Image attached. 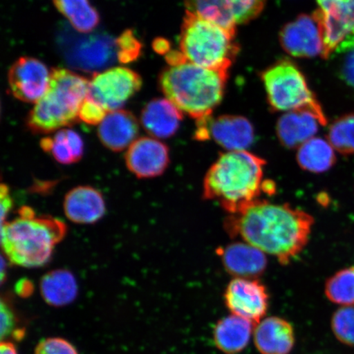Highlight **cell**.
<instances>
[{
	"instance_id": "1",
	"label": "cell",
	"mask_w": 354,
	"mask_h": 354,
	"mask_svg": "<svg viewBox=\"0 0 354 354\" xmlns=\"http://www.w3.org/2000/svg\"><path fill=\"white\" fill-rule=\"evenodd\" d=\"M313 224L306 212L259 199L240 214L230 215L224 228L230 236H240L286 265L307 245Z\"/></svg>"
},
{
	"instance_id": "2",
	"label": "cell",
	"mask_w": 354,
	"mask_h": 354,
	"mask_svg": "<svg viewBox=\"0 0 354 354\" xmlns=\"http://www.w3.org/2000/svg\"><path fill=\"white\" fill-rule=\"evenodd\" d=\"M266 161L254 153H221L203 180V197L216 201L230 215L238 214L259 201Z\"/></svg>"
},
{
	"instance_id": "3",
	"label": "cell",
	"mask_w": 354,
	"mask_h": 354,
	"mask_svg": "<svg viewBox=\"0 0 354 354\" xmlns=\"http://www.w3.org/2000/svg\"><path fill=\"white\" fill-rule=\"evenodd\" d=\"M228 72L203 68L188 61L169 66L159 76V86L172 104L196 122L212 117L223 99Z\"/></svg>"
},
{
	"instance_id": "4",
	"label": "cell",
	"mask_w": 354,
	"mask_h": 354,
	"mask_svg": "<svg viewBox=\"0 0 354 354\" xmlns=\"http://www.w3.org/2000/svg\"><path fill=\"white\" fill-rule=\"evenodd\" d=\"M66 234L63 221L52 216L37 218L33 209L24 207L19 218L2 224V247L12 263L26 268L42 267Z\"/></svg>"
},
{
	"instance_id": "5",
	"label": "cell",
	"mask_w": 354,
	"mask_h": 354,
	"mask_svg": "<svg viewBox=\"0 0 354 354\" xmlns=\"http://www.w3.org/2000/svg\"><path fill=\"white\" fill-rule=\"evenodd\" d=\"M88 83L86 78L68 69H53L47 92L26 119L30 131L48 134L76 123L88 95Z\"/></svg>"
},
{
	"instance_id": "6",
	"label": "cell",
	"mask_w": 354,
	"mask_h": 354,
	"mask_svg": "<svg viewBox=\"0 0 354 354\" xmlns=\"http://www.w3.org/2000/svg\"><path fill=\"white\" fill-rule=\"evenodd\" d=\"M234 37L219 26L187 11L180 35V50L189 63L228 72L239 53Z\"/></svg>"
},
{
	"instance_id": "7",
	"label": "cell",
	"mask_w": 354,
	"mask_h": 354,
	"mask_svg": "<svg viewBox=\"0 0 354 354\" xmlns=\"http://www.w3.org/2000/svg\"><path fill=\"white\" fill-rule=\"evenodd\" d=\"M261 78L272 110L281 112L308 110L319 119L321 125H326L324 111L310 90L303 73L293 62L287 59L277 62L263 71Z\"/></svg>"
},
{
	"instance_id": "8",
	"label": "cell",
	"mask_w": 354,
	"mask_h": 354,
	"mask_svg": "<svg viewBox=\"0 0 354 354\" xmlns=\"http://www.w3.org/2000/svg\"><path fill=\"white\" fill-rule=\"evenodd\" d=\"M64 32L59 44L73 68L94 72L107 68L117 57L116 41L104 34L77 35Z\"/></svg>"
},
{
	"instance_id": "9",
	"label": "cell",
	"mask_w": 354,
	"mask_h": 354,
	"mask_svg": "<svg viewBox=\"0 0 354 354\" xmlns=\"http://www.w3.org/2000/svg\"><path fill=\"white\" fill-rule=\"evenodd\" d=\"M142 86V78L127 68H113L95 73L88 83L87 98L106 112L119 110Z\"/></svg>"
},
{
	"instance_id": "10",
	"label": "cell",
	"mask_w": 354,
	"mask_h": 354,
	"mask_svg": "<svg viewBox=\"0 0 354 354\" xmlns=\"http://www.w3.org/2000/svg\"><path fill=\"white\" fill-rule=\"evenodd\" d=\"M281 46L288 54L295 57L323 56L322 11L317 10L311 15H301L289 22L281 30Z\"/></svg>"
},
{
	"instance_id": "11",
	"label": "cell",
	"mask_w": 354,
	"mask_h": 354,
	"mask_svg": "<svg viewBox=\"0 0 354 354\" xmlns=\"http://www.w3.org/2000/svg\"><path fill=\"white\" fill-rule=\"evenodd\" d=\"M194 139L205 141L212 139L228 151H241L254 143V129L247 118L223 115L216 118L196 122Z\"/></svg>"
},
{
	"instance_id": "12",
	"label": "cell",
	"mask_w": 354,
	"mask_h": 354,
	"mask_svg": "<svg viewBox=\"0 0 354 354\" xmlns=\"http://www.w3.org/2000/svg\"><path fill=\"white\" fill-rule=\"evenodd\" d=\"M224 302L233 315L256 326L268 313L269 294L267 288L256 279L234 278L225 288Z\"/></svg>"
},
{
	"instance_id": "13",
	"label": "cell",
	"mask_w": 354,
	"mask_h": 354,
	"mask_svg": "<svg viewBox=\"0 0 354 354\" xmlns=\"http://www.w3.org/2000/svg\"><path fill=\"white\" fill-rule=\"evenodd\" d=\"M51 72L41 60L21 57L8 71V84L16 99L35 103L42 98L50 86Z\"/></svg>"
},
{
	"instance_id": "14",
	"label": "cell",
	"mask_w": 354,
	"mask_h": 354,
	"mask_svg": "<svg viewBox=\"0 0 354 354\" xmlns=\"http://www.w3.org/2000/svg\"><path fill=\"white\" fill-rule=\"evenodd\" d=\"M125 161L128 170L138 178H153L169 166V149L153 137H140L127 149Z\"/></svg>"
},
{
	"instance_id": "15",
	"label": "cell",
	"mask_w": 354,
	"mask_h": 354,
	"mask_svg": "<svg viewBox=\"0 0 354 354\" xmlns=\"http://www.w3.org/2000/svg\"><path fill=\"white\" fill-rule=\"evenodd\" d=\"M324 53L327 59L335 52L354 48V0H344L329 12H322Z\"/></svg>"
},
{
	"instance_id": "16",
	"label": "cell",
	"mask_w": 354,
	"mask_h": 354,
	"mask_svg": "<svg viewBox=\"0 0 354 354\" xmlns=\"http://www.w3.org/2000/svg\"><path fill=\"white\" fill-rule=\"evenodd\" d=\"M225 271L236 278L256 279L263 275L268 266L265 253L250 243L236 242L218 248Z\"/></svg>"
},
{
	"instance_id": "17",
	"label": "cell",
	"mask_w": 354,
	"mask_h": 354,
	"mask_svg": "<svg viewBox=\"0 0 354 354\" xmlns=\"http://www.w3.org/2000/svg\"><path fill=\"white\" fill-rule=\"evenodd\" d=\"M254 342L261 354H290L295 344L294 327L284 318H264L255 326Z\"/></svg>"
},
{
	"instance_id": "18",
	"label": "cell",
	"mask_w": 354,
	"mask_h": 354,
	"mask_svg": "<svg viewBox=\"0 0 354 354\" xmlns=\"http://www.w3.org/2000/svg\"><path fill=\"white\" fill-rule=\"evenodd\" d=\"M64 210L66 218L77 224H94L105 214L103 194L94 187L81 185L66 194Z\"/></svg>"
},
{
	"instance_id": "19",
	"label": "cell",
	"mask_w": 354,
	"mask_h": 354,
	"mask_svg": "<svg viewBox=\"0 0 354 354\" xmlns=\"http://www.w3.org/2000/svg\"><path fill=\"white\" fill-rule=\"evenodd\" d=\"M138 134V121L134 114L126 110L108 113L98 129L100 142L113 152L129 148Z\"/></svg>"
},
{
	"instance_id": "20",
	"label": "cell",
	"mask_w": 354,
	"mask_h": 354,
	"mask_svg": "<svg viewBox=\"0 0 354 354\" xmlns=\"http://www.w3.org/2000/svg\"><path fill=\"white\" fill-rule=\"evenodd\" d=\"M183 114L167 99H154L146 104L140 116L141 125L150 136L167 139L178 131Z\"/></svg>"
},
{
	"instance_id": "21",
	"label": "cell",
	"mask_w": 354,
	"mask_h": 354,
	"mask_svg": "<svg viewBox=\"0 0 354 354\" xmlns=\"http://www.w3.org/2000/svg\"><path fill=\"white\" fill-rule=\"evenodd\" d=\"M319 125V119L310 111H291L279 119L277 123V135L281 144L286 148H299L313 138Z\"/></svg>"
},
{
	"instance_id": "22",
	"label": "cell",
	"mask_w": 354,
	"mask_h": 354,
	"mask_svg": "<svg viewBox=\"0 0 354 354\" xmlns=\"http://www.w3.org/2000/svg\"><path fill=\"white\" fill-rule=\"evenodd\" d=\"M254 327L253 322L233 314L223 318L214 330L216 347L225 354L241 353L250 343Z\"/></svg>"
},
{
	"instance_id": "23",
	"label": "cell",
	"mask_w": 354,
	"mask_h": 354,
	"mask_svg": "<svg viewBox=\"0 0 354 354\" xmlns=\"http://www.w3.org/2000/svg\"><path fill=\"white\" fill-rule=\"evenodd\" d=\"M39 287L46 303L55 308L72 304L78 295L76 278L66 269H57L46 273L41 278Z\"/></svg>"
},
{
	"instance_id": "24",
	"label": "cell",
	"mask_w": 354,
	"mask_h": 354,
	"mask_svg": "<svg viewBox=\"0 0 354 354\" xmlns=\"http://www.w3.org/2000/svg\"><path fill=\"white\" fill-rule=\"evenodd\" d=\"M299 165L303 170L313 174H324L336 162L335 150L328 140L313 137L299 147Z\"/></svg>"
},
{
	"instance_id": "25",
	"label": "cell",
	"mask_w": 354,
	"mask_h": 354,
	"mask_svg": "<svg viewBox=\"0 0 354 354\" xmlns=\"http://www.w3.org/2000/svg\"><path fill=\"white\" fill-rule=\"evenodd\" d=\"M41 147L60 165H68L77 162L83 157L84 142L77 132L63 129L57 131L54 137L41 140Z\"/></svg>"
},
{
	"instance_id": "26",
	"label": "cell",
	"mask_w": 354,
	"mask_h": 354,
	"mask_svg": "<svg viewBox=\"0 0 354 354\" xmlns=\"http://www.w3.org/2000/svg\"><path fill=\"white\" fill-rule=\"evenodd\" d=\"M187 11L212 22L236 37V21L227 0H185Z\"/></svg>"
},
{
	"instance_id": "27",
	"label": "cell",
	"mask_w": 354,
	"mask_h": 354,
	"mask_svg": "<svg viewBox=\"0 0 354 354\" xmlns=\"http://www.w3.org/2000/svg\"><path fill=\"white\" fill-rule=\"evenodd\" d=\"M57 10L80 33H91L100 24V15L88 0H53Z\"/></svg>"
},
{
	"instance_id": "28",
	"label": "cell",
	"mask_w": 354,
	"mask_h": 354,
	"mask_svg": "<svg viewBox=\"0 0 354 354\" xmlns=\"http://www.w3.org/2000/svg\"><path fill=\"white\" fill-rule=\"evenodd\" d=\"M325 295L331 303L354 306V266L339 270L326 281Z\"/></svg>"
},
{
	"instance_id": "29",
	"label": "cell",
	"mask_w": 354,
	"mask_h": 354,
	"mask_svg": "<svg viewBox=\"0 0 354 354\" xmlns=\"http://www.w3.org/2000/svg\"><path fill=\"white\" fill-rule=\"evenodd\" d=\"M327 140L339 153L353 155L354 113L345 114L332 122Z\"/></svg>"
},
{
	"instance_id": "30",
	"label": "cell",
	"mask_w": 354,
	"mask_h": 354,
	"mask_svg": "<svg viewBox=\"0 0 354 354\" xmlns=\"http://www.w3.org/2000/svg\"><path fill=\"white\" fill-rule=\"evenodd\" d=\"M335 338L348 346H354V306L336 310L330 321Z\"/></svg>"
},
{
	"instance_id": "31",
	"label": "cell",
	"mask_w": 354,
	"mask_h": 354,
	"mask_svg": "<svg viewBox=\"0 0 354 354\" xmlns=\"http://www.w3.org/2000/svg\"><path fill=\"white\" fill-rule=\"evenodd\" d=\"M116 41L117 57L123 64L133 63L142 54V44L136 37L132 30H126Z\"/></svg>"
},
{
	"instance_id": "32",
	"label": "cell",
	"mask_w": 354,
	"mask_h": 354,
	"mask_svg": "<svg viewBox=\"0 0 354 354\" xmlns=\"http://www.w3.org/2000/svg\"><path fill=\"white\" fill-rule=\"evenodd\" d=\"M237 24H245L263 12L267 0H227Z\"/></svg>"
},
{
	"instance_id": "33",
	"label": "cell",
	"mask_w": 354,
	"mask_h": 354,
	"mask_svg": "<svg viewBox=\"0 0 354 354\" xmlns=\"http://www.w3.org/2000/svg\"><path fill=\"white\" fill-rule=\"evenodd\" d=\"M34 354H79L76 347L60 337H51L41 340L35 347Z\"/></svg>"
},
{
	"instance_id": "34",
	"label": "cell",
	"mask_w": 354,
	"mask_h": 354,
	"mask_svg": "<svg viewBox=\"0 0 354 354\" xmlns=\"http://www.w3.org/2000/svg\"><path fill=\"white\" fill-rule=\"evenodd\" d=\"M108 113L99 104L86 97L80 109L79 119L88 125H100Z\"/></svg>"
},
{
	"instance_id": "35",
	"label": "cell",
	"mask_w": 354,
	"mask_h": 354,
	"mask_svg": "<svg viewBox=\"0 0 354 354\" xmlns=\"http://www.w3.org/2000/svg\"><path fill=\"white\" fill-rule=\"evenodd\" d=\"M15 315L12 308L6 301H1V339L3 342L4 338L8 335L15 333Z\"/></svg>"
},
{
	"instance_id": "36",
	"label": "cell",
	"mask_w": 354,
	"mask_h": 354,
	"mask_svg": "<svg viewBox=\"0 0 354 354\" xmlns=\"http://www.w3.org/2000/svg\"><path fill=\"white\" fill-rule=\"evenodd\" d=\"M342 76L348 86L354 88V48L348 51L343 62Z\"/></svg>"
},
{
	"instance_id": "37",
	"label": "cell",
	"mask_w": 354,
	"mask_h": 354,
	"mask_svg": "<svg viewBox=\"0 0 354 354\" xmlns=\"http://www.w3.org/2000/svg\"><path fill=\"white\" fill-rule=\"evenodd\" d=\"M0 198H1V219L3 224L4 219H6L12 207V201L6 185H1V188H0Z\"/></svg>"
},
{
	"instance_id": "38",
	"label": "cell",
	"mask_w": 354,
	"mask_h": 354,
	"mask_svg": "<svg viewBox=\"0 0 354 354\" xmlns=\"http://www.w3.org/2000/svg\"><path fill=\"white\" fill-rule=\"evenodd\" d=\"M16 293L22 298H28L32 295L34 290V286L32 281L24 279L17 283L15 287Z\"/></svg>"
},
{
	"instance_id": "39",
	"label": "cell",
	"mask_w": 354,
	"mask_h": 354,
	"mask_svg": "<svg viewBox=\"0 0 354 354\" xmlns=\"http://www.w3.org/2000/svg\"><path fill=\"white\" fill-rule=\"evenodd\" d=\"M153 48L155 51L159 55H167L168 52L171 51V46L169 41L162 38H158L155 39L153 43Z\"/></svg>"
},
{
	"instance_id": "40",
	"label": "cell",
	"mask_w": 354,
	"mask_h": 354,
	"mask_svg": "<svg viewBox=\"0 0 354 354\" xmlns=\"http://www.w3.org/2000/svg\"><path fill=\"white\" fill-rule=\"evenodd\" d=\"M344 0H317L322 12H327L339 6Z\"/></svg>"
},
{
	"instance_id": "41",
	"label": "cell",
	"mask_w": 354,
	"mask_h": 354,
	"mask_svg": "<svg viewBox=\"0 0 354 354\" xmlns=\"http://www.w3.org/2000/svg\"><path fill=\"white\" fill-rule=\"evenodd\" d=\"M0 354H19L15 344L10 342H2L0 345Z\"/></svg>"
}]
</instances>
